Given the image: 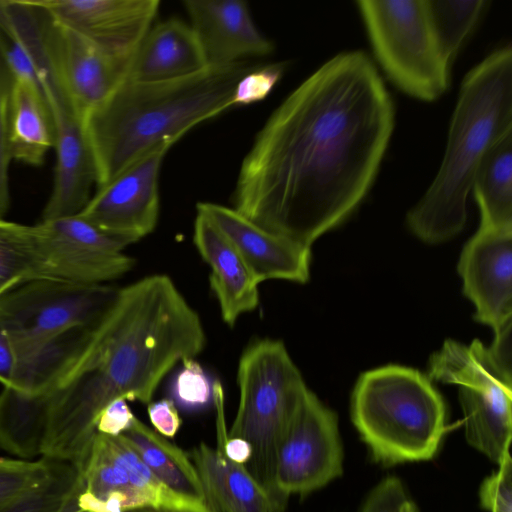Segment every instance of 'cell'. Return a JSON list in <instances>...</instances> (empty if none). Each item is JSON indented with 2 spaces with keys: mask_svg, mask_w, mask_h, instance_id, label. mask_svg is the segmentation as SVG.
I'll use <instances>...</instances> for the list:
<instances>
[{
  "mask_svg": "<svg viewBox=\"0 0 512 512\" xmlns=\"http://www.w3.org/2000/svg\"><path fill=\"white\" fill-rule=\"evenodd\" d=\"M392 98L359 50L332 57L270 115L243 159L233 208L311 248L370 190L394 129Z\"/></svg>",
  "mask_w": 512,
  "mask_h": 512,
  "instance_id": "cell-1",
  "label": "cell"
},
{
  "mask_svg": "<svg viewBox=\"0 0 512 512\" xmlns=\"http://www.w3.org/2000/svg\"><path fill=\"white\" fill-rule=\"evenodd\" d=\"M205 344L198 313L169 276H146L116 290L88 326L77 362L46 394L49 414L42 457L79 470L101 411L117 398L149 404L168 372L195 358Z\"/></svg>",
  "mask_w": 512,
  "mask_h": 512,
  "instance_id": "cell-2",
  "label": "cell"
},
{
  "mask_svg": "<svg viewBox=\"0 0 512 512\" xmlns=\"http://www.w3.org/2000/svg\"><path fill=\"white\" fill-rule=\"evenodd\" d=\"M256 65L241 61L165 82L124 80L84 119L97 188L166 141L235 108L240 79Z\"/></svg>",
  "mask_w": 512,
  "mask_h": 512,
  "instance_id": "cell-3",
  "label": "cell"
},
{
  "mask_svg": "<svg viewBox=\"0 0 512 512\" xmlns=\"http://www.w3.org/2000/svg\"><path fill=\"white\" fill-rule=\"evenodd\" d=\"M511 130L512 48L508 44L488 55L462 81L442 164L407 214V224L419 239L438 244L463 230L477 168L490 147Z\"/></svg>",
  "mask_w": 512,
  "mask_h": 512,
  "instance_id": "cell-4",
  "label": "cell"
},
{
  "mask_svg": "<svg viewBox=\"0 0 512 512\" xmlns=\"http://www.w3.org/2000/svg\"><path fill=\"white\" fill-rule=\"evenodd\" d=\"M351 415L373 458L384 465L433 458L446 431L443 398L428 376L404 366L363 373Z\"/></svg>",
  "mask_w": 512,
  "mask_h": 512,
  "instance_id": "cell-5",
  "label": "cell"
},
{
  "mask_svg": "<svg viewBox=\"0 0 512 512\" xmlns=\"http://www.w3.org/2000/svg\"><path fill=\"white\" fill-rule=\"evenodd\" d=\"M237 384L239 404L228 436L249 442L252 456L246 468L285 508L274 485L276 453L308 388L284 343L271 338L246 346L238 363Z\"/></svg>",
  "mask_w": 512,
  "mask_h": 512,
  "instance_id": "cell-6",
  "label": "cell"
},
{
  "mask_svg": "<svg viewBox=\"0 0 512 512\" xmlns=\"http://www.w3.org/2000/svg\"><path fill=\"white\" fill-rule=\"evenodd\" d=\"M375 57L406 94L434 101L449 87L450 68L436 45L425 0L356 2Z\"/></svg>",
  "mask_w": 512,
  "mask_h": 512,
  "instance_id": "cell-7",
  "label": "cell"
},
{
  "mask_svg": "<svg viewBox=\"0 0 512 512\" xmlns=\"http://www.w3.org/2000/svg\"><path fill=\"white\" fill-rule=\"evenodd\" d=\"M428 377L458 386L467 442L502 463L510 455L512 379L496 367L487 347L479 340H446L430 358Z\"/></svg>",
  "mask_w": 512,
  "mask_h": 512,
  "instance_id": "cell-8",
  "label": "cell"
},
{
  "mask_svg": "<svg viewBox=\"0 0 512 512\" xmlns=\"http://www.w3.org/2000/svg\"><path fill=\"white\" fill-rule=\"evenodd\" d=\"M115 293L104 284L30 280L0 295V324L22 359L66 331L93 323Z\"/></svg>",
  "mask_w": 512,
  "mask_h": 512,
  "instance_id": "cell-9",
  "label": "cell"
},
{
  "mask_svg": "<svg viewBox=\"0 0 512 512\" xmlns=\"http://www.w3.org/2000/svg\"><path fill=\"white\" fill-rule=\"evenodd\" d=\"M342 464L337 416L307 389L277 449L276 493L287 503L317 490L342 474Z\"/></svg>",
  "mask_w": 512,
  "mask_h": 512,
  "instance_id": "cell-10",
  "label": "cell"
},
{
  "mask_svg": "<svg viewBox=\"0 0 512 512\" xmlns=\"http://www.w3.org/2000/svg\"><path fill=\"white\" fill-rule=\"evenodd\" d=\"M44 262V279L104 284L129 272L134 259L128 246L80 215L41 220L35 224Z\"/></svg>",
  "mask_w": 512,
  "mask_h": 512,
  "instance_id": "cell-11",
  "label": "cell"
},
{
  "mask_svg": "<svg viewBox=\"0 0 512 512\" xmlns=\"http://www.w3.org/2000/svg\"><path fill=\"white\" fill-rule=\"evenodd\" d=\"M176 141H166L97 188L78 214L128 245L149 235L159 216L158 179L163 159Z\"/></svg>",
  "mask_w": 512,
  "mask_h": 512,
  "instance_id": "cell-12",
  "label": "cell"
},
{
  "mask_svg": "<svg viewBox=\"0 0 512 512\" xmlns=\"http://www.w3.org/2000/svg\"><path fill=\"white\" fill-rule=\"evenodd\" d=\"M53 119L56 165L53 186L41 220L79 214L97 186L94 156L84 120L74 108L55 75L40 82Z\"/></svg>",
  "mask_w": 512,
  "mask_h": 512,
  "instance_id": "cell-13",
  "label": "cell"
},
{
  "mask_svg": "<svg viewBox=\"0 0 512 512\" xmlns=\"http://www.w3.org/2000/svg\"><path fill=\"white\" fill-rule=\"evenodd\" d=\"M41 8L43 41L49 63L84 120L126 79L130 62L115 57L82 35L58 24Z\"/></svg>",
  "mask_w": 512,
  "mask_h": 512,
  "instance_id": "cell-14",
  "label": "cell"
},
{
  "mask_svg": "<svg viewBox=\"0 0 512 512\" xmlns=\"http://www.w3.org/2000/svg\"><path fill=\"white\" fill-rule=\"evenodd\" d=\"M51 18L131 62L152 27L158 0H37Z\"/></svg>",
  "mask_w": 512,
  "mask_h": 512,
  "instance_id": "cell-15",
  "label": "cell"
},
{
  "mask_svg": "<svg viewBox=\"0 0 512 512\" xmlns=\"http://www.w3.org/2000/svg\"><path fill=\"white\" fill-rule=\"evenodd\" d=\"M458 272L478 322L494 332L512 323V230L479 227L463 248Z\"/></svg>",
  "mask_w": 512,
  "mask_h": 512,
  "instance_id": "cell-16",
  "label": "cell"
},
{
  "mask_svg": "<svg viewBox=\"0 0 512 512\" xmlns=\"http://www.w3.org/2000/svg\"><path fill=\"white\" fill-rule=\"evenodd\" d=\"M196 209L229 241L259 284L270 279L308 281L310 248L259 227L234 208L200 202Z\"/></svg>",
  "mask_w": 512,
  "mask_h": 512,
  "instance_id": "cell-17",
  "label": "cell"
},
{
  "mask_svg": "<svg viewBox=\"0 0 512 512\" xmlns=\"http://www.w3.org/2000/svg\"><path fill=\"white\" fill-rule=\"evenodd\" d=\"M190 26L207 66H226L270 54L273 44L257 29L242 0H185Z\"/></svg>",
  "mask_w": 512,
  "mask_h": 512,
  "instance_id": "cell-18",
  "label": "cell"
},
{
  "mask_svg": "<svg viewBox=\"0 0 512 512\" xmlns=\"http://www.w3.org/2000/svg\"><path fill=\"white\" fill-rule=\"evenodd\" d=\"M193 242L211 269L209 281L223 321L233 326L244 313L259 304V283L248 267L213 223L197 212Z\"/></svg>",
  "mask_w": 512,
  "mask_h": 512,
  "instance_id": "cell-19",
  "label": "cell"
},
{
  "mask_svg": "<svg viewBox=\"0 0 512 512\" xmlns=\"http://www.w3.org/2000/svg\"><path fill=\"white\" fill-rule=\"evenodd\" d=\"M190 459L198 474L204 504L209 512H282L266 489L245 465L229 460L219 445L202 442Z\"/></svg>",
  "mask_w": 512,
  "mask_h": 512,
  "instance_id": "cell-20",
  "label": "cell"
},
{
  "mask_svg": "<svg viewBox=\"0 0 512 512\" xmlns=\"http://www.w3.org/2000/svg\"><path fill=\"white\" fill-rule=\"evenodd\" d=\"M206 67L191 26L170 18L152 26L127 72V81L165 82L194 75Z\"/></svg>",
  "mask_w": 512,
  "mask_h": 512,
  "instance_id": "cell-21",
  "label": "cell"
},
{
  "mask_svg": "<svg viewBox=\"0 0 512 512\" xmlns=\"http://www.w3.org/2000/svg\"><path fill=\"white\" fill-rule=\"evenodd\" d=\"M54 142L53 119L42 90L30 80H13L9 102L12 160L39 167Z\"/></svg>",
  "mask_w": 512,
  "mask_h": 512,
  "instance_id": "cell-22",
  "label": "cell"
},
{
  "mask_svg": "<svg viewBox=\"0 0 512 512\" xmlns=\"http://www.w3.org/2000/svg\"><path fill=\"white\" fill-rule=\"evenodd\" d=\"M119 436L167 488L204 504L198 474L185 451L147 427L137 417L130 428Z\"/></svg>",
  "mask_w": 512,
  "mask_h": 512,
  "instance_id": "cell-23",
  "label": "cell"
},
{
  "mask_svg": "<svg viewBox=\"0 0 512 512\" xmlns=\"http://www.w3.org/2000/svg\"><path fill=\"white\" fill-rule=\"evenodd\" d=\"M481 228L512 230V130L481 160L473 180Z\"/></svg>",
  "mask_w": 512,
  "mask_h": 512,
  "instance_id": "cell-24",
  "label": "cell"
},
{
  "mask_svg": "<svg viewBox=\"0 0 512 512\" xmlns=\"http://www.w3.org/2000/svg\"><path fill=\"white\" fill-rule=\"evenodd\" d=\"M48 414L46 394L30 395L4 387L0 393V449L24 459L42 456Z\"/></svg>",
  "mask_w": 512,
  "mask_h": 512,
  "instance_id": "cell-25",
  "label": "cell"
},
{
  "mask_svg": "<svg viewBox=\"0 0 512 512\" xmlns=\"http://www.w3.org/2000/svg\"><path fill=\"white\" fill-rule=\"evenodd\" d=\"M34 279H44L35 226L0 217V295Z\"/></svg>",
  "mask_w": 512,
  "mask_h": 512,
  "instance_id": "cell-26",
  "label": "cell"
},
{
  "mask_svg": "<svg viewBox=\"0 0 512 512\" xmlns=\"http://www.w3.org/2000/svg\"><path fill=\"white\" fill-rule=\"evenodd\" d=\"M425 3L436 45L442 59L451 68L488 2L486 0H425Z\"/></svg>",
  "mask_w": 512,
  "mask_h": 512,
  "instance_id": "cell-27",
  "label": "cell"
},
{
  "mask_svg": "<svg viewBox=\"0 0 512 512\" xmlns=\"http://www.w3.org/2000/svg\"><path fill=\"white\" fill-rule=\"evenodd\" d=\"M80 479L72 464L57 460L46 479L4 512H60Z\"/></svg>",
  "mask_w": 512,
  "mask_h": 512,
  "instance_id": "cell-28",
  "label": "cell"
},
{
  "mask_svg": "<svg viewBox=\"0 0 512 512\" xmlns=\"http://www.w3.org/2000/svg\"><path fill=\"white\" fill-rule=\"evenodd\" d=\"M56 463L45 457L34 462L0 458V512L46 479Z\"/></svg>",
  "mask_w": 512,
  "mask_h": 512,
  "instance_id": "cell-29",
  "label": "cell"
},
{
  "mask_svg": "<svg viewBox=\"0 0 512 512\" xmlns=\"http://www.w3.org/2000/svg\"><path fill=\"white\" fill-rule=\"evenodd\" d=\"M181 363L171 387L173 402L186 411L202 410L213 402V384L195 358Z\"/></svg>",
  "mask_w": 512,
  "mask_h": 512,
  "instance_id": "cell-30",
  "label": "cell"
},
{
  "mask_svg": "<svg viewBox=\"0 0 512 512\" xmlns=\"http://www.w3.org/2000/svg\"><path fill=\"white\" fill-rule=\"evenodd\" d=\"M13 79L0 60V217L4 218L11 204L9 143V102Z\"/></svg>",
  "mask_w": 512,
  "mask_h": 512,
  "instance_id": "cell-31",
  "label": "cell"
},
{
  "mask_svg": "<svg viewBox=\"0 0 512 512\" xmlns=\"http://www.w3.org/2000/svg\"><path fill=\"white\" fill-rule=\"evenodd\" d=\"M284 63L256 65L238 82L234 92V106H244L266 98L281 79Z\"/></svg>",
  "mask_w": 512,
  "mask_h": 512,
  "instance_id": "cell-32",
  "label": "cell"
},
{
  "mask_svg": "<svg viewBox=\"0 0 512 512\" xmlns=\"http://www.w3.org/2000/svg\"><path fill=\"white\" fill-rule=\"evenodd\" d=\"M481 507L488 512H512L511 455L498 465V470L487 477L479 490Z\"/></svg>",
  "mask_w": 512,
  "mask_h": 512,
  "instance_id": "cell-33",
  "label": "cell"
},
{
  "mask_svg": "<svg viewBox=\"0 0 512 512\" xmlns=\"http://www.w3.org/2000/svg\"><path fill=\"white\" fill-rule=\"evenodd\" d=\"M360 512H417L399 478L389 476L369 493Z\"/></svg>",
  "mask_w": 512,
  "mask_h": 512,
  "instance_id": "cell-34",
  "label": "cell"
},
{
  "mask_svg": "<svg viewBox=\"0 0 512 512\" xmlns=\"http://www.w3.org/2000/svg\"><path fill=\"white\" fill-rule=\"evenodd\" d=\"M126 401L124 398H117L101 411L96 422L97 433L116 437L130 428L136 416Z\"/></svg>",
  "mask_w": 512,
  "mask_h": 512,
  "instance_id": "cell-35",
  "label": "cell"
},
{
  "mask_svg": "<svg viewBox=\"0 0 512 512\" xmlns=\"http://www.w3.org/2000/svg\"><path fill=\"white\" fill-rule=\"evenodd\" d=\"M147 413L151 424L163 437H174L181 427L182 420L173 400L164 398L150 402Z\"/></svg>",
  "mask_w": 512,
  "mask_h": 512,
  "instance_id": "cell-36",
  "label": "cell"
},
{
  "mask_svg": "<svg viewBox=\"0 0 512 512\" xmlns=\"http://www.w3.org/2000/svg\"><path fill=\"white\" fill-rule=\"evenodd\" d=\"M487 350L496 367L512 379V323L494 332L493 342Z\"/></svg>",
  "mask_w": 512,
  "mask_h": 512,
  "instance_id": "cell-37",
  "label": "cell"
},
{
  "mask_svg": "<svg viewBox=\"0 0 512 512\" xmlns=\"http://www.w3.org/2000/svg\"><path fill=\"white\" fill-rule=\"evenodd\" d=\"M17 358L11 339L0 324V383L11 387L14 380Z\"/></svg>",
  "mask_w": 512,
  "mask_h": 512,
  "instance_id": "cell-38",
  "label": "cell"
},
{
  "mask_svg": "<svg viewBox=\"0 0 512 512\" xmlns=\"http://www.w3.org/2000/svg\"><path fill=\"white\" fill-rule=\"evenodd\" d=\"M84 482L81 477L80 481L72 491V493L67 498L65 504L63 505L60 512H84L81 509H79L77 505V497L78 494L84 489Z\"/></svg>",
  "mask_w": 512,
  "mask_h": 512,
  "instance_id": "cell-39",
  "label": "cell"
},
{
  "mask_svg": "<svg viewBox=\"0 0 512 512\" xmlns=\"http://www.w3.org/2000/svg\"><path fill=\"white\" fill-rule=\"evenodd\" d=\"M124 512H168V511L165 510V509H160V508L141 507V508H135V509L127 510V511H124Z\"/></svg>",
  "mask_w": 512,
  "mask_h": 512,
  "instance_id": "cell-40",
  "label": "cell"
}]
</instances>
